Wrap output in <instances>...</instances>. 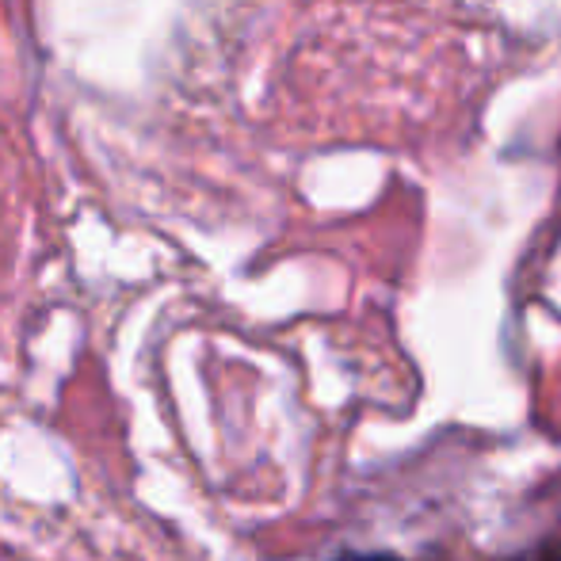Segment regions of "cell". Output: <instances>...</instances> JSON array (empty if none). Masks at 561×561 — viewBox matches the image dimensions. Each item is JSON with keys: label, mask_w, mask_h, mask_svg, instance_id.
Masks as SVG:
<instances>
[{"label": "cell", "mask_w": 561, "mask_h": 561, "mask_svg": "<svg viewBox=\"0 0 561 561\" xmlns=\"http://www.w3.org/2000/svg\"><path fill=\"white\" fill-rule=\"evenodd\" d=\"M344 561H401V558H393V554H352Z\"/></svg>", "instance_id": "cell-1"}, {"label": "cell", "mask_w": 561, "mask_h": 561, "mask_svg": "<svg viewBox=\"0 0 561 561\" xmlns=\"http://www.w3.org/2000/svg\"><path fill=\"white\" fill-rule=\"evenodd\" d=\"M547 561H561V554H558V558H547Z\"/></svg>", "instance_id": "cell-2"}]
</instances>
